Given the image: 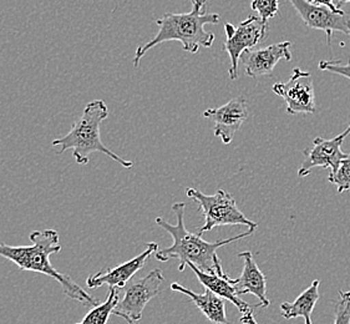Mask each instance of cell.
Here are the masks:
<instances>
[{
	"mask_svg": "<svg viewBox=\"0 0 350 324\" xmlns=\"http://www.w3.org/2000/svg\"><path fill=\"white\" fill-rule=\"evenodd\" d=\"M185 208L186 204L175 202L172 204V211L176 215L177 224L172 225L162 217L156 219V224L170 233L174 243L163 249H159L154 257L160 262H167L172 258L180 261L178 271L183 272L189 263L196 266L200 271L206 273H217L218 269L222 267L221 260L217 256V249L221 247L230 245L232 242L243 240L245 237L252 236L256 228H248V231L241 233L239 236L230 237L227 240H219L216 242H207L203 240L201 234L189 232L185 226Z\"/></svg>",
	"mask_w": 350,
	"mask_h": 324,
	"instance_id": "1",
	"label": "cell"
},
{
	"mask_svg": "<svg viewBox=\"0 0 350 324\" xmlns=\"http://www.w3.org/2000/svg\"><path fill=\"white\" fill-rule=\"evenodd\" d=\"M29 239L31 241V245L29 246L14 247L1 243L0 257L13 262L21 271L36 272L54 278L60 283L65 296L80 302L83 306H98V301L72 281L69 275H63L53 267L50 257L62 251L57 231H33L29 234Z\"/></svg>",
	"mask_w": 350,
	"mask_h": 324,
	"instance_id": "2",
	"label": "cell"
},
{
	"mask_svg": "<svg viewBox=\"0 0 350 324\" xmlns=\"http://www.w3.org/2000/svg\"><path fill=\"white\" fill-rule=\"evenodd\" d=\"M219 15L207 13V1L193 3L189 13L175 14L166 13L156 21L159 31L152 40L140 45L133 57V66L137 68L140 60L148 50L162 42H180L185 51L197 54L200 48H211L215 42V34L207 31L204 27L208 24H217Z\"/></svg>",
	"mask_w": 350,
	"mask_h": 324,
	"instance_id": "3",
	"label": "cell"
},
{
	"mask_svg": "<svg viewBox=\"0 0 350 324\" xmlns=\"http://www.w3.org/2000/svg\"><path fill=\"white\" fill-rule=\"evenodd\" d=\"M109 118V107L103 100H94L89 103L84 109V113L79 120L74 122L68 134L56 139L51 142L53 146H60L56 152L57 155H63L65 151L72 150V156L77 165H88L90 161L92 152H100L109 156L113 161L118 162L125 169H131L133 162L127 161L116 155L113 151L106 146L101 140L100 126L103 121Z\"/></svg>",
	"mask_w": 350,
	"mask_h": 324,
	"instance_id": "4",
	"label": "cell"
},
{
	"mask_svg": "<svg viewBox=\"0 0 350 324\" xmlns=\"http://www.w3.org/2000/svg\"><path fill=\"white\" fill-rule=\"evenodd\" d=\"M186 195L200 204L204 224L200 227L198 234L208 232L219 226H247L257 228L258 224L247 219L236 204V200L227 191L218 190L215 195H204L196 189H189Z\"/></svg>",
	"mask_w": 350,
	"mask_h": 324,
	"instance_id": "5",
	"label": "cell"
},
{
	"mask_svg": "<svg viewBox=\"0 0 350 324\" xmlns=\"http://www.w3.org/2000/svg\"><path fill=\"white\" fill-rule=\"evenodd\" d=\"M268 29V23L262 21L258 15H250L237 27L232 25L231 23H226L224 31L227 39L224 50L227 51L231 59V68L228 71L231 80L239 78V62L242 55L266 39Z\"/></svg>",
	"mask_w": 350,
	"mask_h": 324,
	"instance_id": "6",
	"label": "cell"
},
{
	"mask_svg": "<svg viewBox=\"0 0 350 324\" xmlns=\"http://www.w3.org/2000/svg\"><path fill=\"white\" fill-rule=\"evenodd\" d=\"M163 282L165 277L161 269L154 268L144 278L127 284L124 289V298L116 306L112 314L124 318L125 321L139 322L148 302L160 295Z\"/></svg>",
	"mask_w": 350,
	"mask_h": 324,
	"instance_id": "7",
	"label": "cell"
},
{
	"mask_svg": "<svg viewBox=\"0 0 350 324\" xmlns=\"http://www.w3.org/2000/svg\"><path fill=\"white\" fill-rule=\"evenodd\" d=\"M273 92L284 100L287 113L291 115L317 113L314 85L308 71L295 68L287 83L274 85Z\"/></svg>",
	"mask_w": 350,
	"mask_h": 324,
	"instance_id": "8",
	"label": "cell"
},
{
	"mask_svg": "<svg viewBox=\"0 0 350 324\" xmlns=\"http://www.w3.org/2000/svg\"><path fill=\"white\" fill-rule=\"evenodd\" d=\"M289 1L308 28L322 30L325 33L329 45L334 31H342L350 36V18L343 9H330L325 5L309 3L308 0Z\"/></svg>",
	"mask_w": 350,
	"mask_h": 324,
	"instance_id": "9",
	"label": "cell"
},
{
	"mask_svg": "<svg viewBox=\"0 0 350 324\" xmlns=\"http://www.w3.org/2000/svg\"><path fill=\"white\" fill-rule=\"evenodd\" d=\"M349 135L350 122L344 133L333 139L327 140L319 136L315 137L313 140V146L303 151L304 161L301 162V167L298 170V176H308L309 172L314 167L330 169V174H334L340 162L350 156V154H345L342 151L344 140Z\"/></svg>",
	"mask_w": 350,
	"mask_h": 324,
	"instance_id": "10",
	"label": "cell"
},
{
	"mask_svg": "<svg viewBox=\"0 0 350 324\" xmlns=\"http://www.w3.org/2000/svg\"><path fill=\"white\" fill-rule=\"evenodd\" d=\"M250 116L248 103L243 96L233 98L227 104L217 109H207L203 118L215 122L213 135L219 137L224 145H230L234 135Z\"/></svg>",
	"mask_w": 350,
	"mask_h": 324,
	"instance_id": "11",
	"label": "cell"
},
{
	"mask_svg": "<svg viewBox=\"0 0 350 324\" xmlns=\"http://www.w3.org/2000/svg\"><path fill=\"white\" fill-rule=\"evenodd\" d=\"M159 251V245L154 242L148 243V248L142 254L133 257L130 261L124 262L113 268H105L95 275H90L86 280V286L89 288H98L103 286H109V288H125L127 282L136 275L140 269L145 267L151 254Z\"/></svg>",
	"mask_w": 350,
	"mask_h": 324,
	"instance_id": "12",
	"label": "cell"
},
{
	"mask_svg": "<svg viewBox=\"0 0 350 324\" xmlns=\"http://www.w3.org/2000/svg\"><path fill=\"white\" fill-rule=\"evenodd\" d=\"M291 45V42H277L262 49L245 51L241 57L242 63L245 64V74L253 79L271 75L280 60H292Z\"/></svg>",
	"mask_w": 350,
	"mask_h": 324,
	"instance_id": "13",
	"label": "cell"
},
{
	"mask_svg": "<svg viewBox=\"0 0 350 324\" xmlns=\"http://www.w3.org/2000/svg\"><path fill=\"white\" fill-rule=\"evenodd\" d=\"M243 260V269L239 278H233V284L239 296L253 295L259 299L258 307H268L271 301L267 298V281L253 258L252 252L245 251L239 254Z\"/></svg>",
	"mask_w": 350,
	"mask_h": 324,
	"instance_id": "14",
	"label": "cell"
},
{
	"mask_svg": "<svg viewBox=\"0 0 350 324\" xmlns=\"http://www.w3.org/2000/svg\"><path fill=\"white\" fill-rule=\"evenodd\" d=\"M187 266L193 271V273L196 275L198 281L204 288L210 289L215 295L222 297L224 299H227L231 303L234 304L239 308L242 316L253 312L254 307L245 302L243 299H241V296L237 293L236 287L233 284V278L226 275L222 267L218 269L217 273H206V272L200 271L192 263H189Z\"/></svg>",
	"mask_w": 350,
	"mask_h": 324,
	"instance_id": "15",
	"label": "cell"
},
{
	"mask_svg": "<svg viewBox=\"0 0 350 324\" xmlns=\"http://www.w3.org/2000/svg\"><path fill=\"white\" fill-rule=\"evenodd\" d=\"M171 289L189 297L197 308L202 312L204 317L212 323L231 324V322L227 319L224 298L215 295L210 289L204 288V292L198 295L193 291L183 287L180 283L176 282L171 284Z\"/></svg>",
	"mask_w": 350,
	"mask_h": 324,
	"instance_id": "16",
	"label": "cell"
},
{
	"mask_svg": "<svg viewBox=\"0 0 350 324\" xmlns=\"http://www.w3.org/2000/svg\"><path fill=\"white\" fill-rule=\"evenodd\" d=\"M319 284L321 281L315 280L310 283L308 288L306 289L295 302H283L280 304L282 316L286 319H295V318H303L304 324H313L312 314L314 310L315 304L319 299Z\"/></svg>",
	"mask_w": 350,
	"mask_h": 324,
	"instance_id": "17",
	"label": "cell"
},
{
	"mask_svg": "<svg viewBox=\"0 0 350 324\" xmlns=\"http://www.w3.org/2000/svg\"><path fill=\"white\" fill-rule=\"evenodd\" d=\"M119 288H109L107 298L105 302L95 306L84 318L81 322L75 324H107L109 318L113 313V310L119 304Z\"/></svg>",
	"mask_w": 350,
	"mask_h": 324,
	"instance_id": "18",
	"label": "cell"
},
{
	"mask_svg": "<svg viewBox=\"0 0 350 324\" xmlns=\"http://www.w3.org/2000/svg\"><path fill=\"white\" fill-rule=\"evenodd\" d=\"M328 181L336 185L339 193H343L350 189V156L340 162L334 174H329Z\"/></svg>",
	"mask_w": 350,
	"mask_h": 324,
	"instance_id": "19",
	"label": "cell"
},
{
	"mask_svg": "<svg viewBox=\"0 0 350 324\" xmlns=\"http://www.w3.org/2000/svg\"><path fill=\"white\" fill-rule=\"evenodd\" d=\"M251 8L254 12L258 13V16L262 21L268 23L269 19L274 18L278 13L280 1L278 0H252Z\"/></svg>",
	"mask_w": 350,
	"mask_h": 324,
	"instance_id": "20",
	"label": "cell"
},
{
	"mask_svg": "<svg viewBox=\"0 0 350 324\" xmlns=\"http://www.w3.org/2000/svg\"><path fill=\"white\" fill-rule=\"evenodd\" d=\"M334 324H350V292L339 291L334 310Z\"/></svg>",
	"mask_w": 350,
	"mask_h": 324,
	"instance_id": "21",
	"label": "cell"
},
{
	"mask_svg": "<svg viewBox=\"0 0 350 324\" xmlns=\"http://www.w3.org/2000/svg\"><path fill=\"white\" fill-rule=\"evenodd\" d=\"M319 69L330 71L333 74L340 75V77L350 80V59H348L347 64H343L342 60H322L319 63Z\"/></svg>",
	"mask_w": 350,
	"mask_h": 324,
	"instance_id": "22",
	"label": "cell"
},
{
	"mask_svg": "<svg viewBox=\"0 0 350 324\" xmlns=\"http://www.w3.org/2000/svg\"><path fill=\"white\" fill-rule=\"evenodd\" d=\"M309 3L313 4H318V5H325V7L330 8V9H339L336 7L334 0H308Z\"/></svg>",
	"mask_w": 350,
	"mask_h": 324,
	"instance_id": "23",
	"label": "cell"
},
{
	"mask_svg": "<svg viewBox=\"0 0 350 324\" xmlns=\"http://www.w3.org/2000/svg\"><path fill=\"white\" fill-rule=\"evenodd\" d=\"M239 322L243 324H258L257 321H256V318L253 316V312L243 314L242 317L239 318Z\"/></svg>",
	"mask_w": 350,
	"mask_h": 324,
	"instance_id": "24",
	"label": "cell"
},
{
	"mask_svg": "<svg viewBox=\"0 0 350 324\" xmlns=\"http://www.w3.org/2000/svg\"><path fill=\"white\" fill-rule=\"evenodd\" d=\"M347 3H350V0H336V7L342 9L344 4H347Z\"/></svg>",
	"mask_w": 350,
	"mask_h": 324,
	"instance_id": "25",
	"label": "cell"
},
{
	"mask_svg": "<svg viewBox=\"0 0 350 324\" xmlns=\"http://www.w3.org/2000/svg\"><path fill=\"white\" fill-rule=\"evenodd\" d=\"M192 1V4L193 3H203V1H206V0H191Z\"/></svg>",
	"mask_w": 350,
	"mask_h": 324,
	"instance_id": "26",
	"label": "cell"
},
{
	"mask_svg": "<svg viewBox=\"0 0 350 324\" xmlns=\"http://www.w3.org/2000/svg\"><path fill=\"white\" fill-rule=\"evenodd\" d=\"M129 324H136V322H133V321H126Z\"/></svg>",
	"mask_w": 350,
	"mask_h": 324,
	"instance_id": "27",
	"label": "cell"
}]
</instances>
